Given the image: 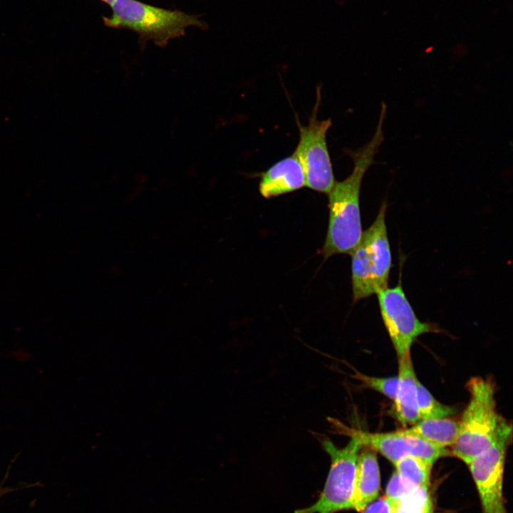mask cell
<instances>
[{"label": "cell", "mask_w": 513, "mask_h": 513, "mask_svg": "<svg viewBox=\"0 0 513 513\" xmlns=\"http://www.w3.org/2000/svg\"><path fill=\"white\" fill-rule=\"evenodd\" d=\"M306 187L302 167L296 155L281 159L261 175L259 190L265 198L289 193Z\"/></svg>", "instance_id": "cell-10"}, {"label": "cell", "mask_w": 513, "mask_h": 513, "mask_svg": "<svg viewBox=\"0 0 513 513\" xmlns=\"http://www.w3.org/2000/svg\"><path fill=\"white\" fill-rule=\"evenodd\" d=\"M321 90L318 86L316 100L306 125L296 119L299 140L293 152L300 162L305 176L306 187L328 194L334 183L332 163L326 142V134L331 120H318Z\"/></svg>", "instance_id": "cell-6"}, {"label": "cell", "mask_w": 513, "mask_h": 513, "mask_svg": "<svg viewBox=\"0 0 513 513\" xmlns=\"http://www.w3.org/2000/svg\"><path fill=\"white\" fill-rule=\"evenodd\" d=\"M386 105L381 103L380 117L371 139L356 150H348L353 162L351 173L335 182L328 196L329 219L321 254L325 259L335 254H350L358 245L363 231L360 211V192L363 177L374 163L381 145Z\"/></svg>", "instance_id": "cell-1"}, {"label": "cell", "mask_w": 513, "mask_h": 513, "mask_svg": "<svg viewBox=\"0 0 513 513\" xmlns=\"http://www.w3.org/2000/svg\"><path fill=\"white\" fill-rule=\"evenodd\" d=\"M398 385L394 401V413L404 426L412 425L420 420L417 403L416 377L410 352L398 358Z\"/></svg>", "instance_id": "cell-11"}, {"label": "cell", "mask_w": 513, "mask_h": 513, "mask_svg": "<svg viewBox=\"0 0 513 513\" xmlns=\"http://www.w3.org/2000/svg\"><path fill=\"white\" fill-rule=\"evenodd\" d=\"M469 402L459 420L452 453L467 465L493 442L503 418L497 411L495 386L490 378H472Z\"/></svg>", "instance_id": "cell-2"}, {"label": "cell", "mask_w": 513, "mask_h": 513, "mask_svg": "<svg viewBox=\"0 0 513 513\" xmlns=\"http://www.w3.org/2000/svg\"><path fill=\"white\" fill-rule=\"evenodd\" d=\"M380 477L375 452L363 445L358 457L353 509L362 512L376 499L380 491Z\"/></svg>", "instance_id": "cell-12"}, {"label": "cell", "mask_w": 513, "mask_h": 513, "mask_svg": "<svg viewBox=\"0 0 513 513\" xmlns=\"http://www.w3.org/2000/svg\"><path fill=\"white\" fill-rule=\"evenodd\" d=\"M386 202H382L373 223L363 232L351 254L353 301L386 289L392 267V255L385 224Z\"/></svg>", "instance_id": "cell-4"}, {"label": "cell", "mask_w": 513, "mask_h": 513, "mask_svg": "<svg viewBox=\"0 0 513 513\" xmlns=\"http://www.w3.org/2000/svg\"><path fill=\"white\" fill-rule=\"evenodd\" d=\"M352 376L360 381L364 387L375 390L387 398L394 400L398 385L397 377H373L359 373L357 370H355V374Z\"/></svg>", "instance_id": "cell-16"}, {"label": "cell", "mask_w": 513, "mask_h": 513, "mask_svg": "<svg viewBox=\"0 0 513 513\" xmlns=\"http://www.w3.org/2000/svg\"><path fill=\"white\" fill-rule=\"evenodd\" d=\"M329 423L336 432L356 437L363 445L379 452L393 465L408 456L419 457L433 465L449 454L446 447L410 434L405 428L388 432H369L349 428L332 418H329Z\"/></svg>", "instance_id": "cell-8"}, {"label": "cell", "mask_w": 513, "mask_h": 513, "mask_svg": "<svg viewBox=\"0 0 513 513\" xmlns=\"http://www.w3.org/2000/svg\"><path fill=\"white\" fill-rule=\"evenodd\" d=\"M110 6L111 15L103 17L106 26L131 30L142 40L152 41L159 46H165L170 40L185 35L189 26L204 27L196 16L138 0H115Z\"/></svg>", "instance_id": "cell-3"}, {"label": "cell", "mask_w": 513, "mask_h": 513, "mask_svg": "<svg viewBox=\"0 0 513 513\" xmlns=\"http://www.w3.org/2000/svg\"><path fill=\"white\" fill-rule=\"evenodd\" d=\"M410 490L412 489L401 481L397 473L394 472L388 482L385 497L398 504V502Z\"/></svg>", "instance_id": "cell-17"}, {"label": "cell", "mask_w": 513, "mask_h": 513, "mask_svg": "<svg viewBox=\"0 0 513 513\" xmlns=\"http://www.w3.org/2000/svg\"><path fill=\"white\" fill-rule=\"evenodd\" d=\"M405 431L436 445L452 446L459 431V420L450 418L420 419Z\"/></svg>", "instance_id": "cell-13"}, {"label": "cell", "mask_w": 513, "mask_h": 513, "mask_svg": "<svg viewBox=\"0 0 513 513\" xmlns=\"http://www.w3.org/2000/svg\"><path fill=\"white\" fill-rule=\"evenodd\" d=\"M9 491H10V489L1 487L0 488V497L1 496L4 495L5 494H6Z\"/></svg>", "instance_id": "cell-19"}, {"label": "cell", "mask_w": 513, "mask_h": 513, "mask_svg": "<svg viewBox=\"0 0 513 513\" xmlns=\"http://www.w3.org/2000/svg\"><path fill=\"white\" fill-rule=\"evenodd\" d=\"M398 503L387 497L375 499L369 504L363 513H398Z\"/></svg>", "instance_id": "cell-18"}, {"label": "cell", "mask_w": 513, "mask_h": 513, "mask_svg": "<svg viewBox=\"0 0 513 513\" xmlns=\"http://www.w3.org/2000/svg\"><path fill=\"white\" fill-rule=\"evenodd\" d=\"M376 295L382 320L398 358L410 353L420 336L434 331L432 324L416 316L400 281L395 287H387Z\"/></svg>", "instance_id": "cell-9"}, {"label": "cell", "mask_w": 513, "mask_h": 513, "mask_svg": "<svg viewBox=\"0 0 513 513\" xmlns=\"http://www.w3.org/2000/svg\"><path fill=\"white\" fill-rule=\"evenodd\" d=\"M395 472L410 489H428L432 465L417 457H403L394 464Z\"/></svg>", "instance_id": "cell-14"}, {"label": "cell", "mask_w": 513, "mask_h": 513, "mask_svg": "<svg viewBox=\"0 0 513 513\" xmlns=\"http://www.w3.org/2000/svg\"><path fill=\"white\" fill-rule=\"evenodd\" d=\"M512 435V424L503 418L491 445L467 464L477 488L483 513H507L503 475Z\"/></svg>", "instance_id": "cell-7"}, {"label": "cell", "mask_w": 513, "mask_h": 513, "mask_svg": "<svg viewBox=\"0 0 513 513\" xmlns=\"http://www.w3.org/2000/svg\"><path fill=\"white\" fill-rule=\"evenodd\" d=\"M318 440L331 460L329 472L318 499L311 505L295 513H336L353 509L357 460L363 446L355 437L339 448L326 435L317 434Z\"/></svg>", "instance_id": "cell-5"}, {"label": "cell", "mask_w": 513, "mask_h": 513, "mask_svg": "<svg viewBox=\"0 0 513 513\" xmlns=\"http://www.w3.org/2000/svg\"><path fill=\"white\" fill-rule=\"evenodd\" d=\"M100 1L104 2L107 4H109L110 6L115 0H100Z\"/></svg>", "instance_id": "cell-20"}, {"label": "cell", "mask_w": 513, "mask_h": 513, "mask_svg": "<svg viewBox=\"0 0 513 513\" xmlns=\"http://www.w3.org/2000/svg\"><path fill=\"white\" fill-rule=\"evenodd\" d=\"M417 403L420 419L449 418L456 412L452 407L437 400L419 380L417 384Z\"/></svg>", "instance_id": "cell-15"}]
</instances>
